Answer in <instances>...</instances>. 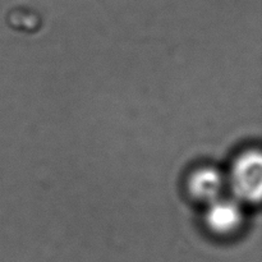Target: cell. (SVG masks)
I'll use <instances>...</instances> for the list:
<instances>
[{"label":"cell","mask_w":262,"mask_h":262,"mask_svg":"<svg viewBox=\"0 0 262 262\" xmlns=\"http://www.w3.org/2000/svg\"><path fill=\"white\" fill-rule=\"evenodd\" d=\"M261 156L246 152L234 163L230 183L235 194L243 201H258L261 194Z\"/></svg>","instance_id":"1"},{"label":"cell","mask_w":262,"mask_h":262,"mask_svg":"<svg viewBox=\"0 0 262 262\" xmlns=\"http://www.w3.org/2000/svg\"><path fill=\"white\" fill-rule=\"evenodd\" d=\"M243 215L237 204L216 200L212 202L206 215L207 227L219 235H230L239 229Z\"/></svg>","instance_id":"2"},{"label":"cell","mask_w":262,"mask_h":262,"mask_svg":"<svg viewBox=\"0 0 262 262\" xmlns=\"http://www.w3.org/2000/svg\"><path fill=\"white\" fill-rule=\"evenodd\" d=\"M191 196L200 202L212 204L219 200L223 189V178L214 168H202L194 171L188 181Z\"/></svg>","instance_id":"3"}]
</instances>
